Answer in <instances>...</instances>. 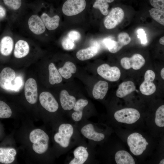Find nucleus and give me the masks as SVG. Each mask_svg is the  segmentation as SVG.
I'll return each instance as SVG.
<instances>
[{
    "label": "nucleus",
    "instance_id": "nucleus-1",
    "mask_svg": "<svg viewBox=\"0 0 164 164\" xmlns=\"http://www.w3.org/2000/svg\"><path fill=\"white\" fill-rule=\"evenodd\" d=\"M14 70L9 67L4 68L0 73V87L6 90L18 91L23 85L20 76L15 77Z\"/></svg>",
    "mask_w": 164,
    "mask_h": 164
},
{
    "label": "nucleus",
    "instance_id": "nucleus-2",
    "mask_svg": "<svg viewBox=\"0 0 164 164\" xmlns=\"http://www.w3.org/2000/svg\"><path fill=\"white\" fill-rule=\"evenodd\" d=\"M29 138L33 143L32 149L36 153L43 154L47 150L49 138L43 130L40 129L33 130L29 134Z\"/></svg>",
    "mask_w": 164,
    "mask_h": 164
},
{
    "label": "nucleus",
    "instance_id": "nucleus-3",
    "mask_svg": "<svg viewBox=\"0 0 164 164\" xmlns=\"http://www.w3.org/2000/svg\"><path fill=\"white\" fill-rule=\"evenodd\" d=\"M127 141L130 151L135 155H141L149 145L145 139L137 132L133 133L128 136Z\"/></svg>",
    "mask_w": 164,
    "mask_h": 164
},
{
    "label": "nucleus",
    "instance_id": "nucleus-4",
    "mask_svg": "<svg viewBox=\"0 0 164 164\" xmlns=\"http://www.w3.org/2000/svg\"><path fill=\"white\" fill-rule=\"evenodd\" d=\"M73 132V129L71 125L62 124L59 127L58 132L54 136V140L62 147L67 148L69 145L70 139Z\"/></svg>",
    "mask_w": 164,
    "mask_h": 164
},
{
    "label": "nucleus",
    "instance_id": "nucleus-5",
    "mask_svg": "<svg viewBox=\"0 0 164 164\" xmlns=\"http://www.w3.org/2000/svg\"><path fill=\"white\" fill-rule=\"evenodd\" d=\"M114 116L115 120L119 122L132 124L139 119L140 114L136 109L127 108L116 111Z\"/></svg>",
    "mask_w": 164,
    "mask_h": 164
},
{
    "label": "nucleus",
    "instance_id": "nucleus-6",
    "mask_svg": "<svg viewBox=\"0 0 164 164\" xmlns=\"http://www.w3.org/2000/svg\"><path fill=\"white\" fill-rule=\"evenodd\" d=\"M86 5L85 0H67L63 5L62 12L67 16L75 15L82 12Z\"/></svg>",
    "mask_w": 164,
    "mask_h": 164
},
{
    "label": "nucleus",
    "instance_id": "nucleus-7",
    "mask_svg": "<svg viewBox=\"0 0 164 164\" xmlns=\"http://www.w3.org/2000/svg\"><path fill=\"white\" fill-rule=\"evenodd\" d=\"M124 12L122 9L119 7L112 8L104 20V25L107 29L114 28L123 20Z\"/></svg>",
    "mask_w": 164,
    "mask_h": 164
},
{
    "label": "nucleus",
    "instance_id": "nucleus-8",
    "mask_svg": "<svg viewBox=\"0 0 164 164\" xmlns=\"http://www.w3.org/2000/svg\"><path fill=\"white\" fill-rule=\"evenodd\" d=\"M97 72L104 79L112 82L118 80L121 75L120 70L117 67H110L106 63L99 66L97 68Z\"/></svg>",
    "mask_w": 164,
    "mask_h": 164
},
{
    "label": "nucleus",
    "instance_id": "nucleus-9",
    "mask_svg": "<svg viewBox=\"0 0 164 164\" xmlns=\"http://www.w3.org/2000/svg\"><path fill=\"white\" fill-rule=\"evenodd\" d=\"M155 74L152 70H149L144 75V80L140 86L141 93L145 95H150L156 91V86L153 82L155 78Z\"/></svg>",
    "mask_w": 164,
    "mask_h": 164
},
{
    "label": "nucleus",
    "instance_id": "nucleus-10",
    "mask_svg": "<svg viewBox=\"0 0 164 164\" xmlns=\"http://www.w3.org/2000/svg\"><path fill=\"white\" fill-rule=\"evenodd\" d=\"M143 57L139 54H135L131 57H124L121 60V64L125 69L128 70L132 68L135 70H138L142 67L145 63Z\"/></svg>",
    "mask_w": 164,
    "mask_h": 164
},
{
    "label": "nucleus",
    "instance_id": "nucleus-11",
    "mask_svg": "<svg viewBox=\"0 0 164 164\" xmlns=\"http://www.w3.org/2000/svg\"><path fill=\"white\" fill-rule=\"evenodd\" d=\"M24 94L27 101L30 104H34L37 101V86L36 80L30 78L26 81L24 86Z\"/></svg>",
    "mask_w": 164,
    "mask_h": 164
},
{
    "label": "nucleus",
    "instance_id": "nucleus-12",
    "mask_svg": "<svg viewBox=\"0 0 164 164\" xmlns=\"http://www.w3.org/2000/svg\"><path fill=\"white\" fill-rule=\"evenodd\" d=\"M39 100L42 106L49 112H55L58 108L59 105L57 101L49 92H42L39 95Z\"/></svg>",
    "mask_w": 164,
    "mask_h": 164
},
{
    "label": "nucleus",
    "instance_id": "nucleus-13",
    "mask_svg": "<svg viewBox=\"0 0 164 164\" xmlns=\"http://www.w3.org/2000/svg\"><path fill=\"white\" fill-rule=\"evenodd\" d=\"M28 24L29 30L35 35L41 34L45 31L46 28L42 20L36 14L32 15L29 17Z\"/></svg>",
    "mask_w": 164,
    "mask_h": 164
},
{
    "label": "nucleus",
    "instance_id": "nucleus-14",
    "mask_svg": "<svg viewBox=\"0 0 164 164\" xmlns=\"http://www.w3.org/2000/svg\"><path fill=\"white\" fill-rule=\"evenodd\" d=\"M82 134L86 138L96 142L103 140L105 137L104 135L102 133L96 132L92 124H88L83 126L81 128Z\"/></svg>",
    "mask_w": 164,
    "mask_h": 164
},
{
    "label": "nucleus",
    "instance_id": "nucleus-15",
    "mask_svg": "<svg viewBox=\"0 0 164 164\" xmlns=\"http://www.w3.org/2000/svg\"><path fill=\"white\" fill-rule=\"evenodd\" d=\"M29 51L30 46L28 43L25 40L19 39L15 44L14 55L17 58H22L26 56Z\"/></svg>",
    "mask_w": 164,
    "mask_h": 164
},
{
    "label": "nucleus",
    "instance_id": "nucleus-16",
    "mask_svg": "<svg viewBox=\"0 0 164 164\" xmlns=\"http://www.w3.org/2000/svg\"><path fill=\"white\" fill-rule=\"evenodd\" d=\"M60 99L62 107L65 110L72 109L76 101L75 97L69 95L68 91L65 90L60 92Z\"/></svg>",
    "mask_w": 164,
    "mask_h": 164
},
{
    "label": "nucleus",
    "instance_id": "nucleus-17",
    "mask_svg": "<svg viewBox=\"0 0 164 164\" xmlns=\"http://www.w3.org/2000/svg\"><path fill=\"white\" fill-rule=\"evenodd\" d=\"M74 158L70 162V164H83L87 160L89 153L87 148L83 146L77 148L73 152Z\"/></svg>",
    "mask_w": 164,
    "mask_h": 164
},
{
    "label": "nucleus",
    "instance_id": "nucleus-18",
    "mask_svg": "<svg viewBox=\"0 0 164 164\" xmlns=\"http://www.w3.org/2000/svg\"><path fill=\"white\" fill-rule=\"evenodd\" d=\"M12 38L9 36H4L0 41V52L3 56H8L12 53L14 48Z\"/></svg>",
    "mask_w": 164,
    "mask_h": 164
},
{
    "label": "nucleus",
    "instance_id": "nucleus-19",
    "mask_svg": "<svg viewBox=\"0 0 164 164\" xmlns=\"http://www.w3.org/2000/svg\"><path fill=\"white\" fill-rule=\"evenodd\" d=\"M108 89V84L105 81L100 80L94 85L93 91V97L96 99H103L107 94Z\"/></svg>",
    "mask_w": 164,
    "mask_h": 164
},
{
    "label": "nucleus",
    "instance_id": "nucleus-20",
    "mask_svg": "<svg viewBox=\"0 0 164 164\" xmlns=\"http://www.w3.org/2000/svg\"><path fill=\"white\" fill-rule=\"evenodd\" d=\"M16 154V151L14 148H0V162L11 163L15 160Z\"/></svg>",
    "mask_w": 164,
    "mask_h": 164
},
{
    "label": "nucleus",
    "instance_id": "nucleus-21",
    "mask_svg": "<svg viewBox=\"0 0 164 164\" xmlns=\"http://www.w3.org/2000/svg\"><path fill=\"white\" fill-rule=\"evenodd\" d=\"M40 17L46 28L49 30H55L59 26L60 18L58 15L50 17L46 13H43Z\"/></svg>",
    "mask_w": 164,
    "mask_h": 164
},
{
    "label": "nucleus",
    "instance_id": "nucleus-22",
    "mask_svg": "<svg viewBox=\"0 0 164 164\" xmlns=\"http://www.w3.org/2000/svg\"><path fill=\"white\" fill-rule=\"evenodd\" d=\"M135 90L134 83L131 81L124 82L119 86L116 92V96L122 98L129 94Z\"/></svg>",
    "mask_w": 164,
    "mask_h": 164
},
{
    "label": "nucleus",
    "instance_id": "nucleus-23",
    "mask_svg": "<svg viewBox=\"0 0 164 164\" xmlns=\"http://www.w3.org/2000/svg\"><path fill=\"white\" fill-rule=\"evenodd\" d=\"M98 52V49L96 46H91L86 49L79 50L76 53V56L80 60H85L95 56Z\"/></svg>",
    "mask_w": 164,
    "mask_h": 164
},
{
    "label": "nucleus",
    "instance_id": "nucleus-24",
    "mask_svg": "<svg viewBox=\"0 0 164 164\" xmlns=\"http://www.w3.org/2000/svg\"><path fill=\"white\" fill-rule=\"evenodd\" d=\"M115 159L117 164H135V160L132 156L125 150L118 151L115 155Z\"/></svg>",
    "mask_w": 164,
    "mask_h": 164
},
{
    "label": "nucleus",
    "instance_id": "nucleus-25",
    "mask_svg": "<svg viewBox=\"0 0 164 164\" xmlns=\"http://www.w3.org/2000/svg\"><path fill=\"white\" fill-rule=\"evenodd\" d=\"M58 70L62 77L68 79L71 77L72 73H76L77 68L73 63L67 61L64 63L63 67L60 68Z\"/></svg>",
    "mask_w": 164,
    "mask_h": 164
},
{
    "label": "nucleus",
    "instance_id": "nucleus-26",
    "mask_svg": "<svg viewBox=\"0 0 164 164\" xmlns=\"http://www.w3.org/2000/svg\"><path fill=\"white\" fill-rule=\"evenodd\" d=\"M49 82L50 84L54 85L61 83L62 81V77L53 63H51L49 65Z\"/></svg>",
    "mask_w": 164,
    "mask_h": 164
},
{
    "label": "nucleus",
    "instance_id": "nucleus-27",
    "mask_svg": "<svg viewBox=\"0 0 164 164\" xmlns=\"http://www.w3.org/2000/svg\"><path fill=\"white\" fill-rule=\"evenodd\" d=\"M104 42L109 51L111 53H116L123 46L118 41H116L110 39H105Z\"/></svg>",
    "mask_w": 164,
    "mask_h": 164
},
{
    "label": "nucleus",
    "instance_id": "nucleus-28",
    "mask_svg": "<svg viewBox=\"0 0 164 164\" xmlns=\"http://www.w3.org/2000/svg\"><path fill=\"white\" fill-rule=\"evenodd\" d=\"M151 17L156 22L164 25V11L161 10L153 8L149 10Z\"/></svg>",
    "mask_w": 164,
    "mask_h": 164
},
{
    "label": "nucleus",
    "instance_id": "nucleus-29",
    "mask_svg": "<svg viewBox=\"0 0 164 164\" xmlns=\"http://www.w3.org/2000/svg\"><path fill=\"white\" fill-rule=\"evenodd\" d=\"M93 6L99 9L103 15H106L108 14L109 5L106 0H95Z\"/></svg>",
    "mask_w": 164,
    "mask_h": 164
},
{
    "label": "nucleus",
    "instance_id": "nucleus-30",
    "mask_svg": "<svg viewBox=\"0 0 164 164\" xmlns=\"http://www.w3.org/2000/svg\"><path fill=\"white\" fill-rule=\"evenodd\" d=\"M155 123L158 127L164 126V105L159 107L156 111L155 114Z\"/></svg>",
    "mask_w": 164,
    "mask_h": 164
},
{
    "label": "nucleus",
    "instance_id": "nucleus-31",
    "mask_svg": "<svg viewBox=\"0 0 164 164\" xmlns=\"http://www.w3.org/2000/svg\"><path fill=\"white\" fill-rule=\"evenodd\" d=\"M12 114L11 109L5 102L0 101V118H9Z\"/></svg>",
    "mask_w": 164,
    "mask_h": 164
},
{
    "label": "nucleus",
    "instance_id": "nucleus-32",
    "mask_svg": "<svg viewBox=\"0 0 164 164\" xmlns=\"http://www.w3.org/2000/svg\"><path fill=\"white\" fill-rule=\"evenodd\" d=\"M5 4L13 10L19 9L22 5L21 0H3Z\"/></svg>",
    "mask_w": 164,
    "mask_h": 164
},
{
    "label": "nucleus",
    "instance_id": "nucleus-33",
    "mask_svg": "<svg viewBox=\"0 0 164 164\" xmlns=\"http://www.w3.org/2000/svg\"><path fill=\"white\" fill-rule=\"evenodd\" d=\"M88 104L87 100L83 99H79L76 101L73 109L75 111L83 112L84 108Z\"/></svg>",
    "mask_w": 164,
    "mask_h": 164
},
{
    "label": "nucleus",
    "instance_id": "nucleus-34",
    "mask_svg": "<svg viewBox=\"0 0 164 164\" xmlns=\"http://www.w3.org/2000/svg\"><path fill=\"white\" fill-rule=\"evenodd\" d=\"M118 41L123 46L128 44L131 41V38L128 34L123 32L120 33L118 37Z\"/></svg>",
    "mask_w": 164,
    "mask_h": 164
},
{
    "label": "nucleus",
    "instance_id": "nucleus-35",
    "mask_svg": "<svg viewBox=\"0 0 164 164\" xmlns=\"http://www.w3.org/2000/svg\"><path fill=\"white\" fill-rule=\"evenodd\" d=\"M62 46L63 48L66 50H70L73 49L74 46V41L68 37L64 38L62 40Z\"/></svg>",
    "mask_w": 164,
    "mask_h": 164
},
{
    "label": "nucleus",
    "instance_id": "nucleus-36",
    "mask_svg": "<svg viewBox=\"0 0 164 164\" xmlns=\"http://www.w3.org/2000/svg\"><path fill=\"white\" fill-rule=\"evenodd\" d=\"M151 5L155 8L164 10V0H149Z\"/></svg>",
    "mask_w": 164,
    "mask_h": 164
},
{
    "label": "nucleus",
    "instance_id": "nucleus-37",
    "mask_svg": "<svg viewBox=\"0 0 164 164\" xmlns=\"http://www.w3.org/2000/svg\"><path fill=\"white\" fill-rule=\"evenodd\" d=\"M68 37L73 41L78 40L80 38V34L77 31L72 30L67 34Z\"/></svg>",
    "mask_w": 164,
    "mask_h": 164
},
{
    "label": "nucleus",
    "instance_id": "nucleus-38",
    "mask_svg": "<svg viewBox=\"0 0 164 164\" xmlns=\"http://www.w3.org/2000/svg\"><path fill=\"white\" fill-rule=\"evenodd\" d=\"M138 37L140 39L141 43L145 44L147 42V40L146 34L145 33L144 30L142 29H138Z\"/></svg>",
    "mask_w": 164,
    "mask_h": 164
},
{
    "label": "nucleus",
    "instance_id": "nucleus-39",
    "mask_svg": "<svg viewBox=\"0 0 164 164\" xmlns=\"http://www.w3.org/2000/svg\"><path fill=\"white\" fill-rule=\"evenodd\" d=\"M83 116V112L75 111L72 114V118L75 121H80Z\"/></svg>",
    "mask_w": 164,
    "mask_h": 164
},
{
    "label": "nucleus",
    "instance_id": "nucleus-40",
    "mask_svg": "<svg viewBox=\"0 0 164 164\" xmlns=\"http://www.w3.org/2000/svg\"><path fill=\"white\" fill-rule=\"evenodd\" d=\"M6 12L5 9L0 5V18L4 17L6 15Z\"/></svg>",
    "mask_w": 164,
    "mask_h": 164
},
{
    "label": "nucleus",
    "instance_id": "nucleus-41",
    "mask_svg": "<svg viewBox=\"0 0 164 164\" xmlns=\"http://www.w3.org/2000/svg\"><path fill=\"white\" fill-rule=\"evenodd\" d=\"M159 42L160 44L162 45H164V37H162L159 40Z\"/></svg>",
    "mask_w": 164,
    "mask_h": 164
},
{
    "label": "nucleus",
    "instance_id": "nucleus-42",
    "mask_svg": "<svg viewBox=\"0 0 164 164\" xmlns=\"http://www.w3.org/2000/svg\"><path fill=\"white\" fill-rule=\"evenodd\" d=\"M161 76L163 79H164V68L162 69L161 71Z\"/></svg>",
    "mask_w": 164,
    "mask_h": 164
},
{
    "label": "nucleus",
    "instance_id": "nucleus-43",
    "mask_svg": "<svg viewBox=\"0 0 164 164\" xmlns=\"http://www.w3.org/2000/svg\"><path fill=\"white\" fill-rule=\"evenodd\" d=\"M159 164H164V159H163L160 162Z\"/></svg>",
    "mask_w": 164,
    "mask_h": 164
},
{
    "label": "nucleus",
    "instance_id": "nucleus-44",
    "mask_svg": "<svg viewBox=\"0 0 164 164\" xmlns=\"http://www.w3.org/2000/svg\"><path fill=\"white\" fill-rule=\"evenodd\" d=\"M108 3H111L113 2L114 0H106Z\"/></svg>",
    "mask_w": 164,
    "mask_h": 164
}]
</instances>
